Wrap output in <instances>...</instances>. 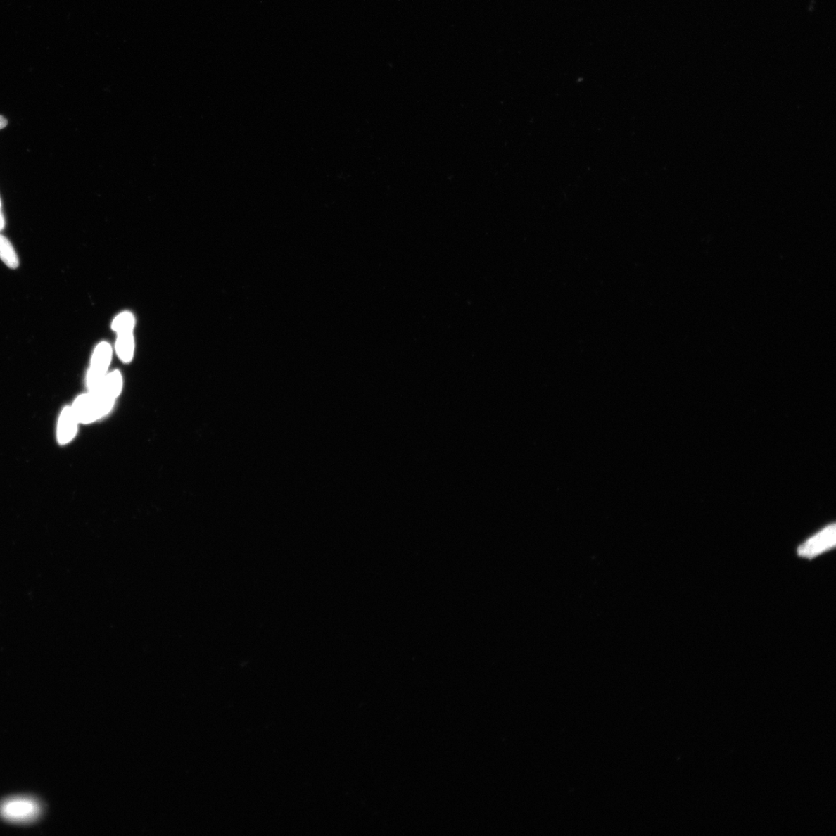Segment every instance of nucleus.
<instances>
[{
    "mask_svg": "<svg viewBox=\"0 0 836 836\" xmlns=\"http://www.w3.org/2000/svg\"><path fill=\"white\" fill-rule=\"evenodd\" d=\"M135 350V341L134 331L124 332L118 334L115 342V351L119 358L123 362H130L134 358Z\"/></svg>",
    "mask_w": 836,
    "mask_h": 836,
    "instance_id": "nucleus-6",
    "label": "nucleus"
},
{
    "mask_svg": "<svg viewBox=\"0 0 836 836\" xmlns=\"http://www.w3.org/2000/svg\"><path fill=\"white\" fill-rule=\"evenodd\" d=\"M135 317L129 312H124L116 316L112 323V329L116 334L134 331L135 327Z\"/></svg>",
    "mask_w": 836,
    "mask_h": 836,
    "instance_id": "nucleus-8",
    "label": "nucleus"
},
{
    "mask_svg": "<svg viewBox=\"0 0 836 836\" xmlns=\"http://www.w3.org/2000/svg\"><path fill=\"white\" fill-rule=\"evenodd\" d=\"M7 126V120L4 116L0 115V129L5 128Z\"/></svg>",
    "mask_w": 836,
    "mask_h": 836,
    "instance_id": "nucleus-10",
    "label": "nucleus"
},
{
    "mask_svg": "<svg viewBox=\"0 0 836 836\" xmlns=\"http://www.w3.org/2000/svg\"><path fill=\"white\" fill-rule=\"evenodd\" d=\"M113 355L112 347L106 342L100 343L93 352L87 377V384L89 391L96 388L102 382L108 373Z\"/></svg>",
    "mask_w": 836,
    "mask_h": 836,
    "instance_id": "nucleus-3",
    "label": "nucleus"
},
{
    "mask_svg": "<svg viewBox=\"0 0 836 836\" xmlns=\"http://www.w3.org/2000/svg\"><path fill=\"white\" fill-rule=\"evenodd\" d=\"M79 424L72 407H67L62 410L57 429L58 441L61 445H66L73 440L76 436Z\"/></svg>",
    "mask_w": 836,
    "mask_h": 836,
    "instance_id": "nucleus-5",
    "label": "nucleus"
},
{
    "mask_svg": "<svg viewBox=\"0 0 836 836\" xmlns=\"http://www.w3.org/2000/svg\"><path fill=\"white\" fill-rule=\"evenodd\" d=\"M0 260L11 269L19 267L20 262L17 252L10 240L2 234H0Z\"/></svg>",
    "mask_w": 836,
    "mask_h": 836,
    "instance_id": "nucleus-7",
    "label": "nucleus"
},
{
    "mask_svg": "<svg viewBox=\"0 0 836 836\" xmlns=\"http://www.w3.org/2000/svg\"><path fill=\"white\" fill-rule=\"evenodd\" d=\"M123 385L120 372L108 373L94 390L77 398L72 406L80 424L95 422L111 412Z\"/></svg>",
    "mask_w": 836,
    "mask_h": 836,
    "instance_id": "nucleus-1",
    "label": "nucleus"
},
{
    "mask_svg": "<svg viewBox=\"0 0 836 836\" xmlns=\"http://www.w3.org/2000/svg\"><path fill=\"white\" fill-rule=\"evenodd\" d=\"M40 802L30 797H12L0 803V817L14 824H29L41 816Z\"/></svg>",
    "mask_w": 836,
    "mask_h": 836,
    "instance_id": "nucleus-2",
    "label": "nucleus"
},
{
    "mask_svg": "<svg viewBox=\"0 0 836 836\" xmlns=\"http://www.w3.org/2000/svg\"><path fill=\"white\" fill-rule=\"evenodd\" d=\"M5 227L4 216L2 213L1 200H0V231L3 230Z\"/></svg>",
    "mask_w": 836,
    "mask_h": 836,
    "instance_id": "nucleus-9",
    "label": "nucleus"
},
{
    "mask_svg": "<svg viewBox=\"0 0 836 836\" xmlns=\"http://www.w3.org/2000/svg\"><path fill=\"white\" fill-rule=\"evenodd\" d=\"M835 545V526H827L814 537H812L797 548V554L800 557L812 559L822 554Z\"/></svg>",
    "mask_w": 836,
    "mask_h": 836,
    "instance_id": "nucleus-4",
    "label": "nucleus"
}]
</instances>
